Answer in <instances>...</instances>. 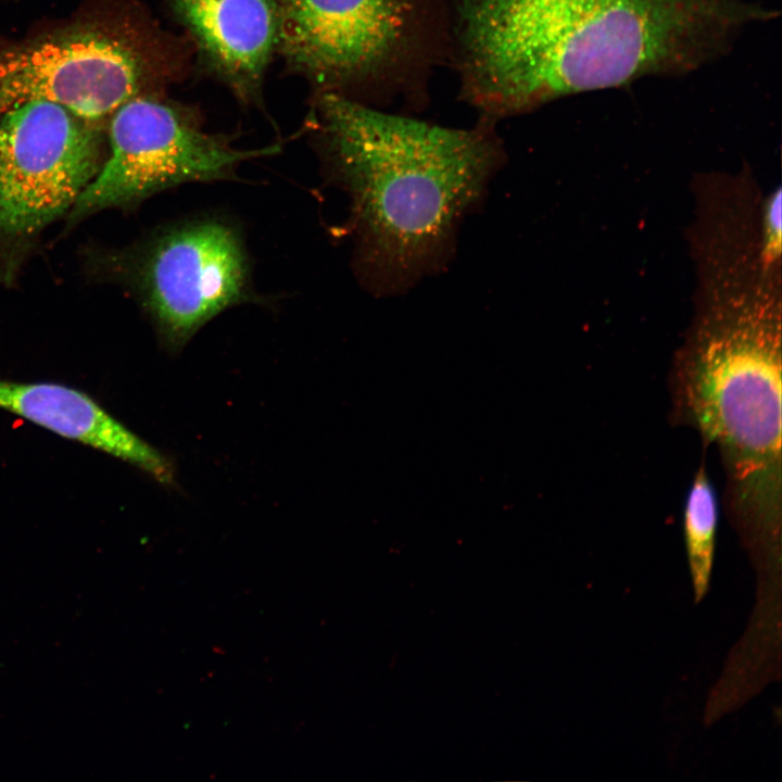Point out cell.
Here are the masks:
<instances>
[{
	"label": "cell",
	"instance_id": "cell-7",
	"mask_svg": "<svg viewBox=\"0 0 782 782\" xmlns=\"http://www.w3.org/2000/svg\"><path fill=\"white\" fill-rule=\"evenodd\" d=\"M102 125L31 101L0 116V232L34 235L72 209L99 173Z\"/></svg>",
	"mask_w": 782,
	"mask_h": 782
},
{
	"label": "cell",
	"instance_id": "cell-10",
	"mask_svg": "<svg viewBox=\"0 0 782 782\" xmlns=\"http://www.w3.org/2000/svg\"><path fill=\"white\" fill-rule=\"evenodd\" d=\"M0 408L80 442L172 485L171 459L119 422L88 394L58 383L0 379Z\"/></svg>",
	"mask_w": 782,
	"mask_h": 782
},
{
	"label": "cell",
	"instance_id": "cell-1",
	"mask_svg": "<svg viewBox=\"0 0 782 782\" xmlns=\"http://www.w3.org/2000/svg\"><path fill=\"white\" fill-rule=\"evenodd\" d=\"M459 96L496 123L557 99L695 72L769 12L751 0H449Z\"/></svg>",
	"mask_w": 782,
	"mask_h": 782
},
{
	"label": "cell",
	"instance_id": "cell-2",
	"mask_svg": "<svg viewBox=\"0 0 782 782\" xmlns=\"http://www.w3.org/2000/svg\"><path fill=\"white\" fill-rule=\"evenodd\" d=\"M699 303L670 371L672 417L714 447L730 519L778 558L782 515L780 268L745 251L698 262Z\"/></svg>",
	"mask_w": 782,
	"mask_h": 782
},
{
	"label": "cell",
	"instance_id": "cell-8",
	"mask_svg": "<svg viewBox=\"0 0 782 782\" xmlns=\"http://www.w3.org/2000/svg\"><path fill=\"white\" fill-rule=\"evenodd\" d=\"M131 281L165 348L177 352L207 321L250 299V268L239 232L215 218L154 236L135 255Z\"/></svg>",
	"mask_w": 782,
	"mask_h": 782
},
{
	"label": "cell",
	"instance_id": "cell-5",
	"mask_svg": "<svg viewBox=\"0 0 782 782\" xmlns=\"http://www.w3.org/2000/svg\"><path fill=\"white\" fill-rule=\"evenodd\" d=\"M156 50L140 33L85 21L38 37L0 45V116L31 101H49L102 125L157 78Z\"/></svg>",
	"mask_w": 782,
	"mask_h": 782
},
{
	"label": "cell",
	"instance_id": "cell-3",
	"mask_svg": "<svg viewBox=\"0 0 782 782\" xmlns=\"http://www.w3.org/2000/svg\"><path fill=\"white\" fill-rule=\"evenodd\" d=\"M315 104L329 172L350 199L364 286L398 294L442 268L461 220L504 163L495 124L445 127L332 91Z\"/></svg>",
	"mask_w": 782,
	"mask_h": 782
},
{
	"label": "cell",
	"instance_id": "cell-11",
	"mask_svg": "<svg viewBox=\"0 0 782 782\" xmlns=\"http://www.w3.org/2000/svg\"><path fill=\"white\" fill-rule=\"evenodd\" d=\"M719 503L705 463L697 468L683 506V531L696 602L708 589L714 564Z\"/></svg>",
	"mask_w": 782,
	"mask_h": 782
},
{
	"label": "cell",
	"instance_id": "cell-6",
	"mask_svg": "<svg viewBox=\"0 0 782 782\" xmlns=\"http://www.w3.org/2000/svg\"><path fill=\"white\" fill-rule=\"evenodd\" d=\"M108 134L110 153L73 205L72 220L137 204L181 184L226 179L241 162L279 150V146L235 149L177 108L147 93L113 113Z\"/></svg>",
	"mask_w": 782,
	"mask_h": 782
},
{
	"label": "cell",
	"instance_id": "cell-9",
	"mask_svg": "<svg viewBox=\"0 0 782 782\" xmlns=\"http://www.w3.org/2000/svg\"><path fill=\"white\" fill-rule=\"evenodd\" d=\"M202 56L237 97L258 96L277 52V0H167Z\"/></svg>",
	"mask_w": 782,
	"mask_h": 782
},
{
	"label": "cell",
	"instance_id": "cell-4",
	"mask_svg": "<svg viewBox=\"0 0 782 782\" xmlns=\"http://www.w3.org/2000/svg\"><path fill=\"white\" fill-rule=\"evenodd\" d=\"M277 1V51L321 91L378 109L417 103L449 61V0Z\"/></svg>",
	"mask_w": 782,
	"mask_h": 782
},
{
	"label": "cell",
	"instance_id": "cell-12",
	"mask_svg": "<svg viewBox=\"0 0 782 782\" xmlns=\"http://www.w3.org/2000/svg\"><path fill=\"white\" fill-rule=\"evenodd\" d=\"M781 188L770 192L759 205L760 252L769 263L781 261Z\"/></svg>",
	"mask_w": 782,
	"mask_h": 782
}]
</instances>
